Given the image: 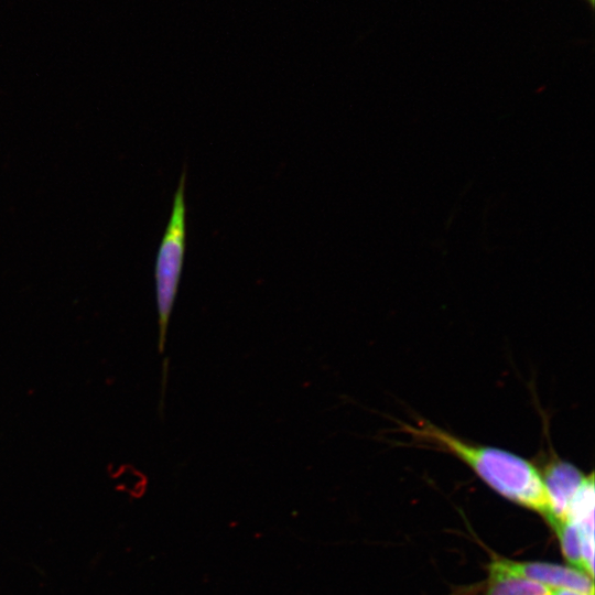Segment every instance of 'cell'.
<instances>
[{"label":"cell","instance_id":"cell-1","mask_svg":"<svg viewBox=\"0 0 595 595\" xmlns=\"http://www.w3.org/2000/svg\"><path fill=\"white\" fill-rule=\"evenodd\" d=\"M400 426L415 444L455 456L493 490L540 513L550 526L553 523L540 470L529 461L501 448L467 442L425 420Z\"/></svg>","mask_w":595,"mask_h":595},{"label":"cell","instance_id":"cell-2","mask_svg":"<svg viewBox=\"0 0 595 595\" xmlns=\"http://www.w3.org/2000/svg\"><path fill=\"white\" fill-rule=\"evenodd\" d=\"M185 182L186 169L184 165L154 267L159 328L158 349L161 354L165 350L170 318L181 281L186 247Z\"/></svg>","mask_w":595,"mask_h":595},{"label":"cell","instance_id":"cell-3","mask_svg":"<svg viewBox=\"0 0 595 595\" xmlns=\"http://www.w3.org/2000/svg\"><path fill=\"white\" fill-rule=\"evenodd\" d=\"M489 567L531 580L550 589L563 588L594 595L593 577L573 566L547 562H518L496 559L490 563Z\"/></svg>","mask_w":595,"mask_h":595},{"label":"cell","instance_id":"cell-4","mask_svg":"<svg viewBox=\"0 0 595 595\" xmlns=\"http://www.w3.org/2000/svg\"><path fill=\"white\" fill-rule=\"evenodd\" d=\"M540 475L548 494L553 516L551 527H553L564 521L570 501L586 475L556 455H548Z\"/></svg>","mask_w":595,"mask_h":595},{"label":"cell","instance_id":"cell-5","mask_svg":"<svg viewBox=\"0 0 595 595\" xmlns=\"http://www.w3.org/2000/svg\"><path fill=\"white\" fill-rule=\"evenodd\" d=\"M564 521L573 523L583 539V548H594V477L585 476L584 482L567 507Z\"/></svg>","mask_w":595,"mask_h":595},{"label":"cell","instance_id":"cell-6","mask_svg":"<svg viewBox=\"0 0 595 595\" xmlns=\"http://www.w3.org/2000/svg\"><path fill=\"white\" fill-rule=\"evenodd\" d=\"M483 595H551V589L531 580L489 567Z\"/></svg>","mask_w":595,"mask_h":595},{"label":"cell","instance_id":"cell-7","mask_svg":"<svg viewBox=\"0 0 595 595\" xmlns=\"http://www.w3.org/2000/svg\"><path fill=\"white\" fill-rule=\"evenodd\" d=\"M552 529L559 538L562 552L566 560L573 567L584 572L582 554L583 539L578 529L569 521L558 522Z\"/></svg>","mask_w":595,"mask_h":595},{"label":"cell","instance_id":"cell-8","mask_svg":"<svg viewBox=\"0 0 595 595\" xmlns=\"http://www.w3.org/2000/svg\"><path fill=\"white\" fill-rule=\"evenodd\" d=\"M551 595H588V594L580 593L572 589L559 588V589H551Z\"/></svg>","mask_w":595,"mask_h":595},{"label":"cell","instance_id":"cell-9","mask_svg":"<svg viewBox=\"0 0 595 595\" xmlns=\"http://www.w3.org/2000/svg\"><path fill=\"white\" fill-rule=\"evenodd\" d=\"M586 2L593 8L594 7V0H586Z\"/></svg>","mask_w":595,"mask_h":595}]
</instances>
